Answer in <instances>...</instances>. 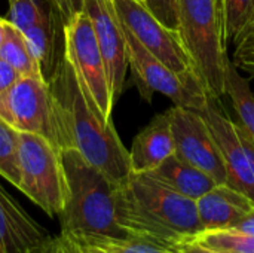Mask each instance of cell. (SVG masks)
<instances>
[{"label": "cell", "mask_w": 254, "mask_h": 253, "mask_svg": "<svg viewBox=\"0 0 254 253\" xmlns=\"http://www.w3.org/2000/svg\"><path fill=\"white\" fill-rule=\"evenodd\" d=\"M234 45L235 51L231 61L238 70H243L254 78V28L243 33Z\"/></svg>", "instance_id": "cell-24"}, {"label": "cell", "mask_w": 254, "mask_h": 253, "mask_svg": "<svg viewBox=\"0 0 254 253\" xmlns=\"http://www.w3.org/2000/svg\"><path fill=\"white\" fill-rule=\"evenodd\" d=\"M54 98L61 149L77 151L91 166L122 186L129 179V151L112 119H106L86 98L65 54L48 79Z\"/></svg>", "instance_id": "cell-1"}, {"label": "cell", "mask_w": 254, "mask_h": 253, "mask_svg": "<svg viewBox=\"0 0 254 253\" xmlns=\"http://www.w3.org/2000/svg\"><path fill=\"white\" fill-rule=\"evenodd\" d=\"M253 28H254V15H253V19H252V22H250V25L246 28V31H249V30H253ZM246 31H244V33H246ZM238 39H240V37H238Z\"/></svg>", "instance_id": "cell-32"}, {"label": "cell", "mask_w": 254, "mask_h": 253, "mask_svg": "<svg viewBox=\"0 0 254 253\" xmlns=\"http://www.w3.org/2000/svg\"><path fill=\"white\" fill-rule=\"evenodd\" d=\"M225 95H229L232 107L240 119V127L254 139V94L249 81L228 58L225 66Z\"/></svg>", "instance_id": "cell-19"}, {"label": "cell", "mask_w": 254, "mask_h": 253, "mask_svg": "<svg viewBox=\"0 0 254 253\" xmlns=\"http://www.w3.org/2000/svg\"><path fill=\"white\" fill-rule=\"evenodd\" d=\"M18 166V189L46 215L58 216L67 194L61 149L39 134L19 133Z\"/></svg>", "instance_id": "cell-5"}, {"label": "cell", "mask_w": 254, "mask_h": 253, "mask_svg": "<svg viewBox=\"0 0 254 253\" xmlns=\"http://www.w3.org/2000/svg\"><path fill=\"white\" fill-rule=\"evenodd\" d=\"M214 136L226 169V185L244 194L254 204V174L241 142L237 122L222 110L220 100L208 97L205 109L201 112Z\"/></svg>", "instance_id": "cell-13"}, {"label": "cell", "mask_w": 254, "mask_h": 253, "mask_svg": "<svg viewBox=\"0 0 254 253\" xmlns=\"http://www.w3.org/2000/svg\"><path fill=\"white\" fill-rule=\"evenodd\" d=\"M179 31L208 95L220 100L228 61L220 0H179Z\"/></svg>", "instance_id": "cell-4"}, {"label": "cell", "mask_w": 254, "mask_h": 253, "mask_svg": "<svg viewBox=\"0 0 254 253\" xmlns=\"http://www.w3.org/2000/svg\"><path fill=\"white\" fill-rule=\"evenodd\" d=\"M83 10L88 13L101 51L113 101H116L125 85L128 72L127 40L122 24L112 0H83Z\"/></svg>", "instance_id": "cell-12"}, {"label": "cell", "mask_w": 254, "mask_h": 253, "mask_svg": "<svg viewBox=\"0 0 254 253\" xmlns=\"http://www.w3.org/2000/svg\"><path fill=\"white\" fill-rule=\"evenodd\" d=\"M28 253H80V251L71 237L60 233V236H51L46 242L31 249Z\"/></svg>", "instance_id": "cell-26"}, {"label": "cell", "mask_w": 254, "mask_h": 253, "mask_svg": "<svg viewBox=\"0 0 254 253\" xmlns=\"http://www.w3.org/2000/svg\"><path fill=\"white\" fill-rule=\"evenodd\" d=\"M0 118L19 133H33L61 149L49 84L42 76H19L0 92Z\"/></svg>", "instance_id": "cell-8"}, {"label": "cell", "mask_w": 254, "mask_h": 253, "mask_svg": "<svg viewBox=\"0 0 254 253\" xmlns=\"http://www.w3.org/2000/svg\"><path fill=\"white\" fill-rule=\"evenodd\" d=\"M144 4L164 25L179 30V0H144Z\"/></svg>", "instance_id": "cell-25"}, {"label": "cell", "mask_w": 254, "mask_h": 253, "mask_svg": "<svg viewBox=\"0 0 254 253\" xmlns=\"http://www.w3.org/2000/svg\"><path fill=\"white\" fill-rule=\"evenodd\" d=\"M48 1L64 25L74 13L83 10V0H48Z\"/></svg>", "instance_id": "cell-27"}, {"label": "cell", "mask_w": 254, "mask_h": 253, "mask_svg": "<svg viewBox=\"0 0 254 253\" xmlns=\"http://www.w3.org/2000/svg\"><path fill=\"white\" fill-rule=\"evenodd\" d=\"M82 253H180L137 237H106L88 236L73 239Z\"/></svg>", "instance_id": "cell-18"}, {"label": "cell", "mask_w": 254, "mask_h": 253, "mask_svg": "<svg viewBox=\"0 0 254 253\" xmlns=\"http://www.w3.org/2000/svg\"><path fill=\"white\" fill-rule=\"evenodd\" d=\"M67 194L58 215L61 234L71 239L88 236L128 237L116 218L118 185L91 166L77 151L61 149Z\"/></svg>", "instance_id": "cell-3"}, {"label": "cell", "mask_w": 254, "mask_h": 253, "mask_svg": "<svg viewBox=\"0 0 254 253\" xmlns=\"http://www.w3.org/2000/svg\"><path fill=\"white\" fill-rule=\"evenodd\" d=\"M64 54L70 61L88 101L106 119H112L113 97L106 64L92 22L85 10L74 13L64 25Z\"/></svg>", "instance_id": "cell-7"}, {"label": "cell", "mask_w": 254, "mask_h": 253, "mask_svg": "<svg viewBox=\"0 0 254 253\" xmlns=\"http://www.w3.org/2000/svg\"><path fill=\"white\" fill-rule=\"evenodd\" d=\"M177 251L180 253H220L216 252V251H211V249H207V248H202V246H199V245H196V243H193L190 240L182 243L177 248Z\"/></svg>", "instance_id": "cell-30"}, {"label": "cell", "mask_w": 254, "mask_h": 253, "mask_svg": "<svg viewBox=\"0 0 254 253\" xmlns=\"http://www.w3.org/2000/svg\"><path fill=\"white\" fill-rule=\"evenodd\" d=\"M0 58L10 64L19 76H42L40 66L24 34L7 21L6 37L0 48ZM45 79V78H43Z\"/></svg>", "instance_id": "cell-20"}, {"label": "cell", "mask_w": 254, "mask_h": 253, "mask_svg": "<svg viewBox=\"0 0 254 253\" xmlns=\"http://www.w3.org/2000/svg\"><path fill=\"white\" fill-rule=\"evenodd\" d=\"M234 230L247 233V234H253L254 236V209H252L249 213H246L241 221L234 227Z\"/></svg>", "instance_id": "cell-29"}, {"label": "cell", "mask_w": 254, "mask_h": 253, "mask_svg": "<svg viewBox=\"0 0 254 253\" xmlns=\"http://www.w3.org/2000/svg\"><path fill=\"white\" fill-rule=\"evenodd\" d=\"M6 19L28 42L48 82L64 55V24L48 0H7Z\"/></svg>", "instance_id": "cell-10"}, {"label": "cell", "mask_w": 254, "mask_h": 253, "mask_svg": "<svg viewBox=\"0 0 254 253\" xmlns=\"http://www.w3.org/2000/svg\"><path fill=\"white\" fill-rule=\"evenodd\" d=\"M18 78H19L18 72L10 64H7L4 60L0 58V92L9 88L15 81H18Z\"/></svg>", "instance_id": "cell-28"}, {"label": "cell", "mask_w": 254, "mask_h": 253, "mask_svg": "<svg viewBox=\"0 0 254 253\" xmlns=\"http://www.w3.org/2000/svg\"><path fill=\"white\" fill-rule=\"evenodd\" d=\"M167 112L174 137V155L211 176L216 183H226L223 158L204 115L182 106H173Z\"/></svg>", "instance_id": "cell-11"}, {"label": "cell", "mask_w": 254, "mask_h": 253, "mask_svg": "<svg viewBox=\"0 0 254 253\" xmlns=\"http://www.w3.org/2000/svg\"><path fill=\"white\" fill-rule=\"evenodd\" d=\"M220 15L225 43H235L253 19L254 0H220Z\"/></svg>", "instance_id": "cell-22"}, {"label": "cell", "mask_w": 254, "mask_h": 253, "mask_svg": "<svg viewBox=\"0 0 254 253\" xmlns=\"http://www.w3.org/2000/svg\"><path fill=\"white\" fill-rule=\"evenodd\" d=\"M174 155V137L168 112L156 115L132 140L129 161L132 173H149Z\"/></svg>", "instance_id": "cell-16"}, {"label": "cell", "mask_w": 254, "mask_h": 253, "mask_svg": "<svg viewBox=\"0 0 254 253\" xmlns=\"http://www.w3.org/2000/svg\"><path fill=\"white\" fill-rule=\"evenodd\" d=\"M116 218L128 237L171 249L202 231L195 201L146 173H131L118 188Z\"/></svg>", "instance_id": "cell-2"}, {"label": "cell", "mask_w": 254, "mask_h": 253, "mask_svg": "<svg viewBox=\"0 0 254 253\" xmlns=\"http://www.w3.org/2000/svg\"><path fill=\"white\" fill-rule=\"evenodd\" d=\"M19 131L0 118V176L19 188Z\"/></svg>", "instance_id": "cell-23"}, {"label": "cell", "mask_w": 254, "mask_h": 253, "mask_svg": "<svg viewBox=\"0 0 254 253\" xmlns=\"http://www.w3.org/2000/svg\"><path fill=\"white\" fill-rule=\"evenodd\" d=\"M112 3L122 25L150 54L176 73H196L193 60L179 30L164 25L138 0H112Z\"/></svg>", "instance_id": "cell-9"}, {"label": "cell", "mask_w": 254, "mask_h": 253, "mask_svg": "<svg viewBox=\"0 0 254 253\" xmlns=\"http://www.w3.org/2000/svg\"><path fill=\"white\" fill-rule=\"evenodd\" d=\"M122 28L127 40L128 66L131 67L141 97L150 101L155 92H161L174 106L202 112L210 95L199 76L196 73H176L150 54L124 25Z\"/></svg>", "instance_id": "cell-6"}, {"label": "cell", "mask_w": 254, "mask_h": 253, "mask_svg": "<svg viewBox=\"0 0 254 253\" xmlns=\"http://www.w3.org/2000/svg\"><path fill=\"white\" fill-rule=\"evenodd\" d=\"M80 253H82V252H80Z\"/></svg>", "instance_id": "cell-34"}, {"label": "cell", "mask_w": 254, "mask_h": 253, "mask_svg": "<svg viewBox=\"0 0 254 253\" xmlns=\"http://www.w3.org/2000/svg\"><path fill=\"white\" fill-rule=\"evenodd\" d=\"M6 27H7V19L0 16V48H1L4 37H6Z\"/></svg>", "instance_id": "cell-31"}, {"label": "cell", "mask_w": 254, "mask_h": 253, "mask_svg": "<svg viewBox=\"0 0 254 253\" xmlns=\"http://www.w3.org/2000/svg\"><path fill=\"white\" fill-rule=\"evenodd\" d=\"M196 212L202 231L234 228L254 204L240 191L226 183L216 185L196 201Z\"/></svg>", "instance_id": "cell-15"}, {"label": "cell", "mask_w": 254, "mask_h": 253, "mask_svg": "<svg viewBox=\"0 0 254 253\" xmlns=\"http://www.w3.org/2000/svg\"><path fill=\"white\" fill-rule=\"evenodd\" d=\"M190 242L220 253H254V236L234 228L201 231Z\"/></svg>", "instance_id": "cell-21"}, {"label": "cell", "mask_w": 254, "mask_h": 253, "mask_svg": "<svg viewBox=\"0 0 254 253\" xmlns=\"http://www.w3.org/2000/svg\"><path fill=\"white\" fill-rule=\"evenodd\" d=\"M146 174L193 201L219 185L211 176L176 155H171L159 167Z\"/></svg>", "instance_id": "cell-17"}, {"label": "cell", "mask_w": 254, "mask_h": 253, "mask_svg": "<svg viewBox=\"0 0 254 253\" xmlns=\"http://www.w3.org/2000/svg\"><path fill=\"white\" fill-rule=\"evenodd\" d=\"M138 1H141V3H144V0H138Z\"/></svg>", "instance_id": "cell-33"}, {"label": "cell", "mask_w": 254, "mask_h": 253, "mask_svg": "<svg viewBox=\"0 0 254 253\" xmlns=\"http://www.w3.org/2000/svg\"><path fill=\"white\" fill-rule=\"evenodd\" d=\"M49 237L0 185V253H28Z\"/></svg>", "instance_id": "cell-14"}]
</instances>
